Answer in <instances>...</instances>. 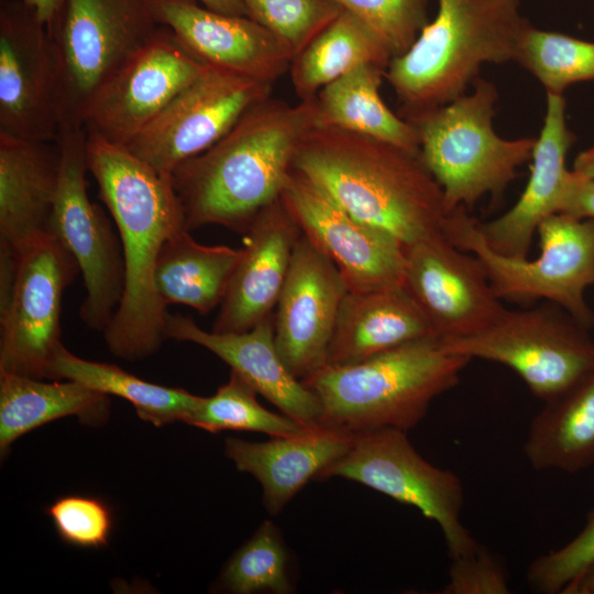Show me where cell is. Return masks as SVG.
Here are the masks:
<instances>
[{
	"instance_id": "cell-6",
	"label": "cell",
	"mask_w": 594,
	"mask_h": 594,
	"mask_svg": "<svg viewBox=\"0 0 594 594\" xmlns=\"http://www.w3.org/2000/svg\"><path fill=\"white\" fill-rule=\"evenodd\" d=\"M470 94L421 112L409 121L419 138V157L443 193L451 212L485 195H499L531 160L536 138H501L493 119L496 86L482 77Z\"/></svg>"
},
{
	"instance_id": "cell-3",
	"label": "cell",
	"mask_w": 594,
	"mask_h": 594,
	"mask_svg": "<svg viewBox=\"0 0 594 594\" xmlns=\"http://www.w3.org/2000/svg\"><path fill=\"white\" fill-rule=\"evenodd\" d=\"M293 168L349 213L405 246L444 234L443 193L418 154L344 129L315 127L300 143Z\"/></svg>"
},
{
	"instance_id": "cell-18",
	"label": "cell",
	"mask_w": 594,
	"mask_h": 594,
	"mask_svg": "<svg viewBox=\"0 0 594 594\" xmlns=\"http://www.w3.org/2000/svg\"><path fill=\"white\" fill-rule=\"evenodd\" d=\"M348 292L334 263L301 233L274 314L277 351L300 382L327 364Z\"/></svg>"
},
{
	"instance_id": "cell-15",
	"label": "cell",
	"mask_w": 594,
	"mask_h": 594,
	"mask_svg": "<svg viewBox=\"0 0 594 594\" xmlns=\"http://www.w3.org/2000/svg\"><path fill=\"white\" fill-rule=\"evenodd\" d=\"M58 73L50 32L23 0L0 3V131L54 142Z\"/></svg>"
},
{
	"instance_id": "cell-5",
	"label": "cell",
	"mask_w": 594,
	"mask_h": 594,
	"mask_svg": "<svg viewBox=\"0 0 594 594\" xmlns=\"http://www.w3.org/2000/svg\"><path fill=\"white\" fill-rule=\"evenodd\" d=\"M471 359L443 349L438 336L416 339L351 365H324L301 383L320 404L319 427L345 433L408 431L431 403L454 388Z\"/></svg>"
},
{
	"instance_id": "cell-39",
	"label": "cell",
	"mask_w": 594,
	"mask_h": 594,
	"mask_svg": "<svg viewBox=\"0 0 594 594\" xmlns=\"http://www.w3.org/2000/svg\"><path fill=\"white\" fill-rule=\"evenodd\" d=\"M443 594H508V575L501 560L481 543L452 557Z\"/></svg>"
},
{
	"instance_id": "cell-29",
	"label": "cell",
	"mask_w": 594,
	"mask_h": 594,
	"mask_svg": "<svg viewBox=\"0 0 594 594\" xmlns=\"http://www.w3.org/2000/svg\"><path fill=\"white\" fill-rule=\"evenodd\" d=\"M385 72L375 64H361L321 88L315 99L317 127L361 133L419 155L417 130L380 96Z\"/></svg>"
},
{
	"instance_id": "cell-9",
	"label": "cell",
	"mask_w": 594,
	"mask_h": 594,
	"mask_svg": "<svg viewBox=\"0 0 594 594\" xmlns=\"http://www.w3.org/2000/svg\"><path fill=\"white\" fill-rule=\"evenodd\" d=\"M440 339L448 352L509 367L543 403L594 370L590 329L550 301L507 310L493 327L479 334Z\"/></svg>"
},
{
	"instance_id": "cell-24",
	"label": "cell",
	"mask_w": 594,
	"mask_h": 594,
	"mask_svg": "<svg viewBox=\"0 0 594 594\" xmlns=\"http://www.w3.org/2000/svg\"><path fill=\"white\" fill-rule=\"evenodd\" d=\"M350 442L351 433L319 427L300 435L272 437L264 442L228 438L224 452L239 471L260 482L263 503L275 515L310 480L341 458Z\"/></svg>"
},
{
	"instance_id": "cell-11",
	"label": "cell",
	"mask_w": 594,
	"mask_h": 594,
	"mask_svg": "<svg viewBox=\"0 0 594 594\" xmlns=\"http://www.w3.org/2000/svg\"><path fill=\"white\" fill-rule=\"evenodd\" d=\"M336 476L416 507L441 529L449 558L477 543L461 521L464 488L460 477L427 461L404 430L376 428L351 433L346 452L317 480Z\"/></svg>"
},
{
	"instance_id": "cell-16",
	"label": "cell",
	"mask_w": 594,
	"mask_h": 594,
	"mask_svg": "<svg viewBox=\"0 0 594 594\" xmlns=\"http://www.w3.org/2000/svg\"><path fill=\"white\" fill-rule=\"evenodd\" d=\"M206 67L164 25L99 88L86 109L85 130L127 145Z\"/></svg>"
},
{
	"instance_id": "cell-13",
	"label": "cell",
	"mask_w": 594,
	"mask_h": 594,
	"mask_svg": "<svg viewBox=\"0 0 594 594\" xmlns=\"http://www.w3.org/2000/svg\"><path fill=\"white\" fill-rule=\"evenodd\" d=\"M273 85L208 66L127 145L161 174L217 143L253 105L272 95Z\"/></svg>"
},
{
	"instance_id": "cell-12",
	"label": "cell",
	"mask_w": 594,
	"mask_h": 594,
	"mask_svg": "<svg viewBox=\"0 0 594 594\" xmlns=\"http://www.w3.org/2000/svg\"><path fill=\"white\" fill-rule=\"evenodd\" d=\"M15 257L10 293L0 302V372L43 380L63 344V294L80 271L50 231L28 242Z\"/></svg>"
},
{
	"instance_id": "cell-14",
	"label": "cell",
	"mask_w": 594,
	"mask_h": 594,
	"mask_svg": "<svg viewBox=\"0 0 594 594\" xmlns=\"http://www.w3.org/2000/svg\"><path fill=\"white\" fill-rule=\"evenodd\" d=\"M279 197L302 233L338 267L350 292L404 284L405 245L395 235L355 218L294 168Z\"/></svg>"
},
{
	"instance_id": "cell-41",
	"label": "cell",
	"mask_w": 594,
	"mask_h": 594,
	"mask_svg": "<svg viewBox=\"0 0 594 594\" xmlns=\"http://www.w3.org/2000/svg\"><path fill=\"white\" fill-rule=\"evenodd\" d=\"M36 13L38 20L50 29L57 19L64 0H23Z\"/></svg>"
},
{
	"instance_id": "cell-22",
	"label": "cell",
	"mask_w": 594,
	"mask_h": 594,
	"mask_svg": "<svg viewBox=\"0 0 594 594\" xmlns=\"http://www.w3.org/2000/svg\"><path fill=\"white\" fill-rule=\"evenodd\" d=\"M575 134L569 129L563 95L547 92L543 124L531 155L530 176L516 204L498 218L482 223L481 232L497 253L527 258L540 223L559 213L571 174L566 155Z\"/></svg>"
},
{
	"instance_id": "cell-35",
	"label": "cell",
	"mask_w": 594,
	"mask_h": 594,
	"mask_svg": "<svg viewBox=\"0 0 594 594\" xmlns=\"http://www.w3.org/2000/svg\"><path fill=\"white\" fill-rule=\"evenodd\" d=\"M241 1L248 16L284 38L295 55L343 10L333 0Z\"/></svg>"
},
{
	"instance_id": "cell-19",
	"label": "cell",
	"mask_w": 594,
	"mask_h": 594,
	"mask_svg": "<svg viewBox=\"0 0 594 594\" xmlns=\"http://www.w3.org/2000/svg\"><path fill=\"white\" fill-rule=\"evenodd\" d=\"M158 12L163 25L208 66L272 85L289 72L290 45L249 16L215 12L197 0H158Z\"/></svg>"
},
{
	"instance_id": "cell-33",
	"label": "cell",
	"mask_w": 594,
	"mask_h": 594,
	"mask_svg": "<svg viewBox=\"0 0 594 594\" xmlns=\"http://www.w3.org/2000/svg\"><path fill=\"white\" fill-rule=\"evenodd\" d=\"M515 62L547 92L563 95L571 85L594 80V42L530 25Z\"/></svg>"
},
{
	"instance_id": "cell-23",
	"label": "cell",
	"mask_w": 594,
	"mask_h": 594,
	"mask_svg": "<svg viewBox=\"0 0 594 594\" xmlns=\"http://www.w3.org/2000/svg\"><path fill=\"white\" fill-rule=\"evenodd\" d=\"M58 177L56 141L0 131V255L15 257L28 242L48 232Z\"/></svg>"
},
{
	"instance_id": "cell-2",
	"label": "cell",
	"mask_w": 594,
	"mask_h": 594,
	"mask_svg": "<svg viewBox=\"0 0 594 594\" xmlns=\"http://www.w3.org/2000/svg\"><path fill=\"white\" fill-rule=\"evenodd\" d=\"M315 99L258 101L217 143L172 174L187 230L217 224L245 233L279 198L300 143L317 127Z\"/></svg>"
},
{
	"instance_id": "cell-40",
	"label": "cell",
	"mask_w": 594,
	"mask_h": 594,
	"mask_svg": "<svg viewBox=\"0 0 594 594\" xmlns=\"http://www.w3.org/2000/svg\"><path fill=\"white\" fill-rule=\"evenodd\" d=\"M559 213L594 220V179L571 170Z\"/></svg>"
},
{
	"instance_id": "cell-1",
	"label": "cell",
	"mask_w": 594,
	"mask_h": 594,
	"mask_svg": "<svg viewBox=\"0 0 594 594\" xmlns=\"http://www.w3.org/2000/svg\"><path fill=\"white\" fill-rule=\"evenodd\" d=\"M87 161L119 231L124 261L122 298L102 333L116 356L144 359L166 340L168 312L154 272L164 243L187 230L184 209L172 175L158 173L124 145L87 133Z\"/></svg>"
},
{
	"instance_id": "cell-26",
	"label": "cell",
	"mask_w": 594,
	"mask_h": 594,
	"mask_svg": "<svg viewBox=\"0 0 594 594\" xmlns=\"http://www.w3.org/2000/svg\"><path fill=\"white\" fill-rule=\"evenodd\" d=\"M522 451L537 471L578 473L594 464V370L544 403Z\"/></svg>"
},
{
	"instance_id": "cell-38",
	"label": "cell",
	"mask_w": 594,
	"mask_h": 594,
	"mask_svg": "<svg viewBox=\"0 0 594 594\" xmlns=\"http://www.w3.org/2000/svg\"><path fill=\"white\" fill-rule=\"evenodd\" d=\"M47 514L62 540L82 548H99L107 544L112 516L108 506L87 496H65L55 501Z\"/></svg>"
},
{
	"instance_id": "cell-43",
	"label": "cell",
	"mask_w": 594,
	"mask_h": 594,
	"mask_svg": "<svg viewBox=\"0 0 594 594\" xmlns=\"http://www.w3.org/2000/svg\"><path fill=\"white\" fill-rule=\"evenodd\" d=\"M204 7L215 12L248 16L246 9L241 0H197Z\"/></svg>"
},
{
	"instance_id": "cell-17",
	"label": "cell",
	"mask_w": 594,
	"mask_h": 594,
	"mask_svg": "<svg viewBox=\"0 0 594 594\" xmlns=\"http://www.w3.org/2000/svg\"><path fill=\"white\" fill-rule=\"evenodd\" d=\"M403 285L440 338L484 332L508 310L480 260L444 234L405 246Z\"/></svg>"
},
{
	"instance_id": "cell-34",
	"label": "cell",
	"mask_w": 594,
	"mask_h": 594,
	"mask_svg": "<svg viewBox=\"0 0 594 594\" xmlns=\"http://www.w3.org/2000/svg\"><path fill=\"white\" fill-rule=\"evenodd\" d=\"M220 583L237 594L293 591L288 575V554L278 528L265 520L227 563Z\"/></svg>"
},
{
	"instance_id": "cell-42",
	"label": "cell",
	"mask_w": 594,
	"mask_h": 594,
	"mask_svg": "<svg viewBox=\"0 0 594 594\" xmlns=\"http://www.w3.org/2000/svg\"><path fill=\"white\" fill-rule=\"evenodd\" d=\"M562 594H594V562L571 582Z\"/></svg>"
},
{
	"instance_id": "cell-4",
	"label": "cell",
	"mask_w": 594,
	"mask_h": 594,
	"mask_svg": "<svg viewBox=\"0 0 594 594\" xmlns=\"http://www.w3.org/2000/svg\"><path fill=\"white\" fill-rule=\"evenodd\" d=\"M520 0H438L432 21L384 78L408 120L465 94L484 64L515 62L530 28Z\"/></svg>"
},
{
	"instance_id": "cell-30",
	"label": "cell",
	"mask_w": 594,
	"mask_h": 594,
	"mask_svg": "<svg viewBox=\"0 0 594 594\" xmlns=\"http://www.w3.org/2000/svg\"><path fill=\"white\" fill-rule=\"evenodd\" d=\"M393 56L378 36L353 13L342 12L315 36L290 64L300 101L314 100L321 88L361 64L387 68Z\"/></svg>"
},
{
	"instance_id": "cell-10",
	"label": "cell",
	"mask_w": 594,
	"mask_h": 594,
	"mask_svg": "<svg viewBox=\"0 0 594 594\" xmlns=\"http://www.w3.org/2000/svg\"><path fill=\"white\" fill-rule=\"evenodd\" d=\"M56 143L59 177L48 231L73 255L82 275V322L103 332L123 294L122 246L102 209L88 196L87 131L84 127L63 128Z\"/></svg>"
},
{
	"instance_id": "cell-28",
	"label": "cell",
	"mask_w": 594,
	"mask_h": 594,
	"mask_svg": "<svg viewBox=\"0 0 594 594\" xmlns=\"http://www.w3.org/2000/svg\"><path fill=\"white\" fill-rule=\"evenodd\" d=\"M182 230L163 245L154 272L156 292L167 307H190L201 315L220 306L241 249L200 244Z\"/></svg>"
},
{
	"instance_id": "cell-45",
	"label": "cell",
	"mask_w": 594,
	"mask_h": 594,
	"mask_svg": "<svg viewBox=\"0 0 594 594\" xmlns=\"http://www.w3.org/2000/svg\"><path fill=\"white\" fill-rule=\"evenodd\" d=\"M593 300H594V298H593Z\"/></svg>"
},
{
	"instance_id": "cell-21",
	"label": "cell",
	"mask_w": 594,
	"mask_h": 594,
	"mask_svg": "<svg viewBox=\"0 0 594 594\" xmlns=\"http://www.w3.org/2000/svg\"><path fill=\"white\" fill-rule=\"evenodd\" d=\"M165 338L209 350L280 413L319 428L317 396L290 373L277 351L274 314L243 332L207 331L190 317L167 314Z\"/></svg>"
},
{
	"instance_id": "cell-20",
	"label": "cell",
	"mask_w": 594,
	"mask_h": 594,
	"mask_svg": "<svg viewBox=\"0 0 594 594\" xmlns=\"http://www.w3.org/2000/svg\"><path fill=\"white\" fill-rule=\"evenodd\" d=\"M301 233L280 197L255 216L243 234L213 331H248L274 314Z\"/></svg>"
},
{
	"instance_id": "cell-44",
	"label": "cell",
	"mask_w": 594,
	"mask_h": 594,
	"mask_svg": "<svg viewBox=\"0 0 594 594\" xmlns=\"http://www.w3.org/2000/svg\"><path fill=\"white\" fill-rule=\"evenodd\" d=\"M572 170L583 177L594 179V144L576 155Z\"/></svg>"
},
{
	"instance_id": "cell-36",
	"label": "cell",
	"mask_w": 594,
	"mask_h": 594,
	"mask_svg": "<svg viewBox=\"0 0 594 594\" xmlns=\"http://www.w3.org/2000/svg\"><path fill=\"white\" fill-rule=\"evenodd\" d=\"M366 24L393 58L406 53L429 22V0H333Z\"/></svg>"
},
{
	"instance_id": "cell-32",
	"label": "cell",
	"mask_w": 594,
	"mask_h": 594,
	"mask_svg": "<svg viewBox=\"0 0 594 594\" xmlns=\"http://www.w3.org/2000/svg\"><path fill=\"white\" fill-rule=\"evenodd\" d=\"M256 395L249 383L231 371L228 382L212 396H201L185 422L209 432L252 431L270 437L300 435L314 429L283 413L270 411L257 402Z\"/></svg>"
},
{
	"instance_id": "cell-7",
	"label": "cell",
	"mask_w": 594,
	"mask_h": 594,
	"mask_svg": "<svg viewBox=\"0 0 594 594\" xmlns=\"http://www.w3.org/2000/svg\"><path fill=\"white\" fill-rule=\"evenodd\" d=\"M443 232L457 248L482 263L493 292L501 300L553 302L591 329L594 312L585 292L594 286V220L554 213L538 227L540 253L534 260L515 258L494 251L480 221L458 207L449 212Z\"/></svg>"
},
{
	"instance_id": "cell-31",
	"label": "cell",
	"mask_w": 594,
	"mask_h": 594,
	"mask_svg": "<svg viewBox=\"0 0 594 594\" xmlns=\"http://www.w3.org/2000/svg\"><path fill=\"white\" fill-rule=\"evenodd\" d=\"M47 378L75 381L106 395L121 397L133 405L142 420L157 427L185 422L201 398L182 388L146 382L113 364L80 359L63 344L52 360Z\"/></svg>"
},
{
	"instance_id": "cell-27",
	"label": "cell",
	"mask_w": 594,
	"mask_h": 594,
	"mask_svg": "<svg viewBox=\"0 0 594 594\" xmlns=\"http://www.w3.org/2000/svg\"><path fill=\"white\" fill-rule=\"evenodd\" d=\"M108 395L78 382H43L42 378L0 372V450L26 432L66 416L88 424L101 422L109 410Z\"/></svg>"
},
{
	"instance_id": "cell-37",
	"label": "cell",
	"mask_w": 594,
	"mask_h": 594,
	"mask_svg": "<svg viewBox=\"0 0 594 594\" xmlns=\"http://www.w3.org/2000/svg\"><path fill=\"white\" fill-rule=\"evenodd\" d=\"M594 562V509L569 542L537 557L528 566L527 583L537 593L562 594Z\"/></svg>"
},
{
	"instance_id": "cell-8",
	"label": "cell",
	"mask_w": 594,
	"mask_h": 594,
	"mask_svg": "<svg viewBox=\"0 0 594 594\" xmlns=\"http://www.w3.org/2000/svg\"><path fill=\"white\" fill-rule=\"evenodd\" d=\"M163 26L158 0H64L47 29L58 73L59 130L84 127L99 88Z\"/></svg>"
},
{
	"instance_id": "cell-25",
	"label": "cell",
	"mask_w": 594,
	"mask_h": 594,
	"mask_svg": "<svg viewBox=\"0 0 594 594\" xmlns=\"http://www.w3.org/2000/svg\"><path fill=\"white\" fill-rule=\"evenodd\" d=\"M437 336L404 285L348 292L326 365H351L406 342Z\"/></svg>"
}]
</instances>
